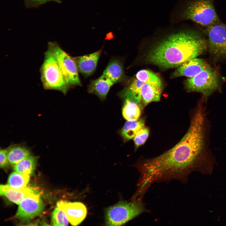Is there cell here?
<instances>
[{
  "label": "cell",
  "mask_w": 226,
  "mask_h": 226,
  "mask_svg": "<svg viewBox=\"0 0 226 226\" xmlns=\"http://www.w3.org/2000/svg\"><path fill=\"white\" fill-rule=\"evenodd\" d=\"M47 47L53 52L65 80L70 87L81 85L78 69L74 58L71 56L56 41L48 42Z\"/></svg>",
  "instance_id": "ba28073f"
},
{
  "label": "cell",
  "mask_w": 226,
  "mask_h": 226,
  "mask_svg": "<svg viewBox=\"0 0 226 226\" xmlns=\"http://www.w3.org/2000/svg\"><path fill=\"white\" fill-rule=\"evenodd\" d=\"M203 59L195 58L190 59L179 66L173 72V78L185 76L194 77L202 71L211 68Z\"/></svg>",
  "instance_id": "7c38bea8"
},
{
  "label": "cell",
  "mask_w": 226,
  "mask_h": 226,
  "mask_svg": "<svg viewBox=\"0 0 226 226\" xmlns=\"http://www.w3.org/2000/svg\"><path fill=\"white\" fill-rule=\"evenodd\" d=\"M40 72V80L45 89L56 90L66 94L70 87L65 80L53 52L48 47L44 53Z\"/></svg>",
  "instance_id": "277c9868"
},
{
  "label": "cell",
  "mask_w": 226,
  "mask_h": 226,
  "mask_svg": "<svg viewBox=\"0 0 226 226\" xmlns=\"http://www.w3.org/2000/svg\"><path fill=\"white\" fill-rule=\"evenodd\" d=\"M38 159V156L30 155L14 165L13 169L20 174L31 175L34 170Z\"/></svg>",
  "instance_id": "ffe728a7"
},
{
  "label": "cell",
  "mask_w": 226,
  "mask_h": 226,
  "mask_svg": "<svg viewBox=\"0 0 226 226\" xmlns=\"http://www.w3.org/2000/svg\"><path fill=\"white\" fill-rule=\"evenodd\" d=\"M114 84L109 78L102 74L97 79L91 82L88 87V91L97 95L101 100H105Z\"/></svg>",
  "instance_id": "5bb4252c"
},
{
  "label": "cell",
  "mask_w": 226,
  "mask_h": 226,
  "mask_svg": "<svg viewBox=\"0 0 226 226\" xmlns=\"http://www.w3.org/2000/svg\"><path fill=\"white\" fill-rule=\"evenodd\" d=\"M146 211L142 200H132L129 202H120L106 209V225H122Z\"/></svg>",
  "instance_id": "5b68a950"
},
{
  "label": "cell",
  "mask_w": 226,
  "mask_h": 226,
  "mask_svg": "<svg viewBox=\"0 0 226 226\" xmlns=\"http://www.w3.org/2000/svg\"><path fill=\"white\" fill-rule=\"evenodd\" d=\"M34 192L32 189L27 187L21 189L13 188L7 185L0 186L1 195L6 196L10 201L19 204L21 201L29 193Z\"/></svg>",
  "instance_id": "2e32d148"
},
{
  "label": "cell",
  "mask_w": 226,
  "mask_h": 226,
  "mask_svg": "<svg viewBox=\"0 0 226 226\" xmlns=\"http://www.w3.org/2000/svg\"><path fill=\"white\" fill-rule=\"evenodd\" d=\"M51 218L54 226H67L69 222L64 211L57 207L53 212Z\"/></svg>",
  "instance_id": "7402d4cb"
},
{
  "label": "cell",
  "mask_w": 226,
  "mask_h": 226,
  "mask_svg": "<svg viewBox=\"0 0 226 226\" xmlns=\"http://www.w3.org/2000/svg\"><path fill=\"white\" fill-rule=\"evenodd\" d=\"M30 175L22 174L16 171L12 172L9 176L7 185L13 188L21 189L27 188L29 181Z\"/></svg>",
  "instance_id": "44dd1931"
},
{
  "label": "cell",
  "mask_w": 226,
  "mask_h": 226,
  "mask_svg": "<svg viewBox=\"0 0 226 226\" xmlns=\"http://www.w3.org/2000/svg\"><path fill=\"white\" fill-rule=\"evenodd\" d=\"M144 120L142 119L127 121L121 130V135L126 140L131 139L139 130L144 126Z\"/></svg>",
  "instance_id": "d6986e66"
},
{
  "label": "cell",
  "mask_w": 226,
  "mask_h": 226,
  "mask_svg": "<svg viewBox=\"0 0 226 226\" xmlns=\"http://www.w3.org/2000/svg\"><path fill=\"white\" fill-rule=\"evenodd\" d=\"M160 77L153 72L146 70L137 73L132 81L120 93L124 99L129 98L143 108L153 102L160 100L163 90Z\"/></svg>",
  "instance_id": "3957f363"
},
{
  "label": "cell",
  "mask_w": 226,
  "mask_h": 226,
  "mask_svg": "<svg viewBox=\"0 0 226 226\" xmlns=\"http://www.w3.org/2000/svg\"><path fill=\"white\" fill-rule=\"evenodd\" d=\"M149 132V129L144 126L137 132L133 137L136 148L145 143L148 136Z\"/></svg>",
  "instance_id": "603a6c76"
},
{
  "label": "cell",
  "mask_w": 226,
  "mask_h": 226,
  "mask_svg": "<svg viewBox=\"0 0 226 226\" xmlns=\"http://www.w3.org/2000/svg\"><path fill=\"white\" fill-rule=\"evenodd\" d=\"M182 16L185 19L191 20L205 28L220 21L213 0H190Z\"/></svg>",
  "instance_id": "8992f818"
},
{
  "label": "cell",
  "mask_w": 226,
  "mask_h": 226,
  "mask_svg": "<svg viewBox=\"0 0 226 226\" xmlns=\"http://www.w3.org/2000/svg\"><path fill=\"white\" fill-rule=\"evenodd\" d=\"M57 206L64 211L69 222L72 225H78L83 220L87 215V208L81 202L61 201L57 202Z\"/></svg>",
  "instance_id": "8fae6325"
},
{
  "label": "cell",
  "mask_w": 226,
  "mask_h": 226,
  "mask_svg": "<svg viewBox=\"0 0 226 226\" xmlns=\"http://www.w3.org/2000/svg\"><path fill=\"white\" fill-rule=\"evenodd\" d=\"M207 40L199 30H190L171 34L158 42L147 56L148 61L160 67H178L202 54Z\"/></svg>",
  "instance_id": "7a4b0ae2"
},
{
  "label": "cell",
  "mask_w": 226,
  "mask_h": 226,
  "mask_svg": "<svg viewBox=\"0 0 226 226\" xmlns=\"http://www.w3.org/2000/svg\"><path fill=\"white\" fill-rule=\"evenodd\" d=\"M141 106L134 100L129 98L124 99L122 108V114L127 121L136 120L141 114Z\"/></svg>",
  "instance_id": "ac0fdd59"
},
{
  "label": "cell",
  "mask_w": 226,
  "mask_h": 226,
  "mask_svg": "<svg viewBox=\"0 0 226 226\" xmlns=\"http://www.w3.org/2000/svg\"><path fill=\"white\" fill-rule=\"evenodd\" d=\"M101 52L100 50L89 54L74 58L78 70L81 73L88 76L95 71Z\"/></svg>",
  "instance_id": "4fadbf2b"
},
{
  "label": "cell",
  "mask_w": 226,
  "mask_h": 226,
  "mask_svg": "<svg viewBox=\"0 0 226 226\" xmlns=\"http://www.w3.org/2000/svg\"><path fill=\"white\" fill-rule=\"evenodd\" d=\"M207 125L204 108L197 106L188 131L177 143L159 156L138 162L137 169L144 182L151 186L162 181L185 180L207 156Z\"/></svg>",
  "instance_id": "6da1fadb"
},
{
  "label": "cell",
  "mask_w": 226,
  "mask_h": 226,
  "mask_svg": "<svg viewBox=\"0 0 226 226\" xmlns=\"http://www.w3.org/2000/svg\"><path fill=\"white\" fill-rule=\"evenodd\" d=\"M103 74L109 78L114 83L121 81L124 76L122 63L118 59L111 60Z\"/></svg>",
  "instance_id": "e0dca14e"
},
{
  "label": "cell",
  "mask_w": 226,
  "mask_h": 226,
  "mask_svg": "<svg viewBox=\"0 0 226 226\" xmlns=\"http://www.w3.org/2000/svg\"><path fill=\"white\" fill-rule=\"evenodd\" d=\"M218 76L211 67L188 78L185 82V88L190 92L201 93L205 99L219 89L220 85Z\"/></svg>",
  "instance_id": "52a82bcc"
},
{
  "label": "cell",
  "mask_w": 226,
  "mask_h": 226,
  "mask_svg": "<svg viewBox=\"0 0 226 226\" xmlns=\"http://www.w3.org/2000/svg\"><path fill=\"white\" fill-rule=\"evenodd\" d=\"M19 205L16 217L22 221L27 220L39 215L44 208L40 196L34 192L27 194Z\"/></svg>",
  "instance_id": "30bf717a"
},
{
  "label": "cell",
  "mask_w": 226,
  "mask_h": 226,
  "mask_svg": "<svg viewBox=\"0 0 226 226\" xmlns=\"http://www.w3.org/2000/svg\"><path fill=\"white\" fill-rule=\"evenodd\" d=\"M7 150L8 162L14 166L31 154L27 147L20 144L11 145Z\"/></svg>",
  "instance_id": "9a60e30c"
},
{
  "label": "cell",
  "mask_w": 226,
  "mask_h": 226,
  "mask_svg": "<svg viewBox=\"0 0 226 226\" xmlns=\"http://www.w3.org/2000/svg\"><path fill=\"white\" fill-rule=\"evenodd\" d=\"M8 150L7 148L1 149L0 150V166L4 168L7 167L8 164Z\"/></svg>",
  "instance_id": "d4e9b609"
},
{
  "label": "cell",
  "mask_w": 226,
  "mask_h": 226,
  "mask_svg": "<svg viewBox=\"0 0 226 226\" xmlns=\"http://www.w3.org/2000/svg\"><path fill=\"white\" fill-rule=\"evenodd\" d=\"M26 7L28 8H37L49 2L53 1L60 3V0H24Z\"/></svg>",
  "instance_id": "cb8c5ba5"
},
{
  "label": "cell",
  "mask_w": 226,
  "mask_h": 226,
  "mask_svg": "<svg viewBox=\"0 0 226 226\" xmlns=\"http://www.w3.org/2000/svg\"><path fill=\"white\" fill-rule=\"evenodd\" d=\"M209 51L216 59L226 58V24L220 21L205 28Z\"/></svg>",
  "instance_id": "9c48e42d"
}]
</instances>
